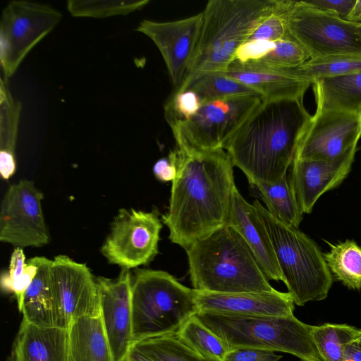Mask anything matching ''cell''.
<instances>
[{
  "label": "cell",
  "instance_id": "1",
  "mask_svg": "<svg viewBox=\"0 0 361 361\" xmlns=\"http://www.w3.org/2000/svg\"><path fill=\"white\" fill-rule=\"evenodd\" d=\"M177 173L172 181L168 211L161 222L171 243L185 250L227 224L236 187L233 164L224 149L173 151Z\"/></svg>",
  "mask_w": 361,
  "mask_h": 361
},
{
  "label": "cell",
  "instance_id": "2",
  "mask_svg": "<svg viewBox=\"0 0 361 361\" xmlns=\"http://www.w3.org/2000/svg\"><path fill=\"white\" fill-rule=\"evenodd\" d=\"M310 116L303 98L263 100L222 148L252 186L276 182L286 176Z\"/></svg>",
  "mask_w": 361,
  "mask_h": 361
},
{
  "label": "cell",
  "instance_id": "3",
  "mask_svg": "<svg viewBox=\"0 0 361 361\" xmlns=\"http://www.w3.org/2000/svg\"><path fill=\"white\" fill-rule=\"evenodd\" d=\"M192 288L228 293L274 292L241 235L225 225L185 250Z\"/></svg>",
  "mask_w": 361,
  "mask_h": 361
},
{
  "label": "cell",
  "instance_id": "4",
  "mask_svg": "<svg viewBox=\"0 0 361 361\" xmlns=\"http://www.w3.org/2000/svg\"><path fill=\"white\" fill-rule=\"evenodd\" d=\"M277 1H208L202 11V25L197 47L180 87L203 73L225 72L238 49L272 12Z\"/></svg>",
  "mask_w": 361,
  "mask_h": 361
},
{
  "label": "cell",
  "instance_id": "5",
  "mask_svg": "<svg viewBox=\"0 0 361 361\" xmlns=\"http://www.w3.org/2000/svg\"><path fill=\"white\" fill-rule=\"evenodd\" d=\"M200 321L230 350L255 348L291 354L302 361H323L313 341V326L290 316H245L199 312Z\"/></svg>",
  "mask_w": 361,
  "mask_h": 361
},
{
  "label": "cell",
  "instance_id": "6",
  "mask_svg": "<svg viewBox=\"0 0 361 361\" xmlns=\"http://www.w3.org/2000/svg\"><path fill=\"white\" fill-rule=\"evenodd\" d=\"M131 306L133 343L175 334L199 312L195 290L162 270L135 271Z\"/></svg>",
  "mask_w": 361,
  "mask_h": 361
},
{
  "label": "cell",
  "instance_id": "7",
  "mask_svg": "<svg viewBox=\"0 0 361 361\" xmlns=\"http://www.w3.org/2000/svg\"><path fill=\"white\" fill-rule=\"evenodd\" d=\"M253 204L269 235L279 267L294 303L325 299L333 276L317 243L298 228L274 218L259 200Z\"/></svg>",
  "mask_w": 361,
  "mask_h": 361
},
{
  "label": "cell",
  "instance_id": "8",
  "mask_svg": "<svg viewBox=\"0 0 361 361\" xmlns=\"http://www.w3.org/2000/svg\"><path fill=\"white\" fill-rule=\"evenodd\" d=\"M262 101L257 94L202 103L188 120L169 125L176 148L185 152L223 149L224 142Z\"/></svg>",
  "mask_w": 361,
  "mask_h": 361
},
{
  "label": "cell",
  "instance_id": "9",
  "mask_svg": "<svg viewBox=\"0 0 361 361\" xmlns=\"http://www.w3.org/2000/svg\"><path fill=\"white\" fill-rule=\"evenodd\" d=\"M62 18L43 4L16 0L3 9L0 23V63L8 80L28 53L57 25Z\"/></svg>",
  "mask_w": 361,
  "mask_h": 361
},
{
  "label": "cell",
  "instance_id": "10",
  "mask_svg": "<svg viewBox=\"0 0 361 361\" xmlns=\"http://www.w3.org/2000/svg\"><path fill=\"white\" fill-rule=\"evenodd\" d=\"M287 27L290 35L307 51L310 59L361 55L357 24L314 8L305 1H293Z\"/></svg>",
  "mask_w": 361,
  "mask_h": 361
},
{
  "label": "cell",
  "instance_id": "11",
  "mask_svg": "<svg viewBox=\"0 0 361 361\" xmlns=\"http://www.w3.org/2000/svg\"><path fill=\"white\" fill-rule=\"evenodd\" d=\"M157 209L151 212L121 209L114 217L101 252L110 264L123 269L148 264L159 253L162 222Z\"/></svg>",
  "mask_w": 361,
  "mask_h": 361
},
{
  "label": "cell",
  "instance_id": "12",
  "mask_svg": "<svg viewBox=\"0 0 361 361\" xmlns=\"http://www.w3.org/2000/svg\"><path fill=\"white\" fill-rule=\"evenodd\" d=\"M43 193L29 180L11 185L0 207V241L16 247H39L50 241L43 214Z\"/></svg>",
  "mask_w": 361,
  "mask_h": 361
},
{
  "label": "cell",
  "instance_id": "13",
  "mask_svg": "<svg viewBox=\"0 0 361 361\" xmlns=\"http://www.w3.org/2000/svg\"><path fill=\"white\" fill-rule=\"evenodd\" d=\"M361 111L317 109L305 125L294 159L331 161L357 147Z\"/></svg>",
  "mask_w": 361,
  "mask_h": 361
},
{
  "label": "cell",
  "instance_id": "14",
  "mask_svg": "<svg viewBox=\"0 0 361 361\" xmlns=\"http://www.w3.org/2000/svg\"><path fill=\"white\" fill-rule=\"evenodd\" d=\"M50 272L55 299L67 329L77 319L100 315L97 279L85 264L60 255L51 259Z\"/></svg>",
  "mask_w": 361,
  "mask_h": 361
},
{
  "label": "cell",
  "instance_id": "15",
  "mask_svg": "<svg viewBox=\"0 0 361 361\" xmlns=\"http://www.w3.org/2000/svg\"><path fill=\"white\" fill-rule=\"evenodd\" d=\"M202 12L180 20H142L135 30L150 38L159 50L176 90L181 85L194 54L202 25Z\"/></svg>",
  "mask_w": 361,
  "mask_h": 361
},
{
  "label": "cell",
  "instance_id": "16",
  "mask_svg": "<svg viewBox=\"0 0 361 361\" xmlns=\"http://www.w3.org/2000/svg\"><path fill=\"white\" fill-rule=\"evenodd\" d=\"M100 297V317L114 361H125L133 345L131 286L129 270L114 279L96 278Z\"/></svg>",
  "mask_w": 361,
  "mask_h": 361
},
{
  "label": "cell",
  "instance_id": "17",
  "mask_svg": "<svg viewBox=\"0 0 361 361\" xmlns=\"http://www.w3.org/2000/svg\"><path fill=\"white\" fill-rule=\"evenodd\" d=\"M357 147L342 157L331 160L294 159L288 182L302 214L311 213L318 198L338 187L347 177Z\"/></svg>",
  "mask_w": 361,
  "mask_h": 361
},
{
  "label": "cell",
  "instance_id": "18",
  "mask_svg": "<svg viewBox=\"0 0 361 361\" xmlns=\"http://www.w3.org/2000/svg\"><path fill=\"white\" fill-rule=\"evenodd\" d=\"M195 301L199 312L245 316H290L293 315L295 305L288 292L277 290L274 292L228 293L195 290Z\"/></svg>",
  "mask_w": 361,
  "mask_h": 361
},
{
  "label": "cell",
  "instance_id": "19",
  "mask_svg": "<svg viewBox=\"0 0 361 361\" xmlns=\"http://www.w3.org/2000/svg\"><path fill=\"white\" fill-rule=\"evenodd\" d=\"M245 240L269 280L284 282L274 250L254 204H250L235 187L227 221Z\"/></svg>",
  "mask_w": 361,
  "mask_h": 361
},
{
  "label": "cell",
  "instance_id": "20",
  "mask_svg": "<svg viewBox=\"0 0 361 361\" xmlns=\"http://www.w3.org/2000/svg\"><path fill=\"white\" fill-rule=\"evenodd\" d=\"M68 329L43 328L22 319L6 361H69Z\"/></svg>",
  "mask_w": 361,
  "mask_h": 361
},
{
  "label": "cell",
  "instance_id": "21",
  "mask_svg": "<svg viewBox=\"0 0 361 361\" xmlns=\"http://www.w3.org/2000/svg\"><path fill=\"white\" fill-rule=\"evenodd\" d=\"M225 75L252 88L264 101L303 98L312 83L283 75L274 70L233 61Z\"/></svg>",
  "mask_w": 361,
  "mask_h": 361
},
{
  "label": "cell",
  "instance_id": "22",
  "mask_svg": "<svg viewBox=\"0 0 361 361\" xmlns=\"http://www.w3.org/2000/svg\"><path fill=\"white\" fill-rule=\"evenodd\" d=\"M37 271L18 309L23 319L38 327L67 329L57 305L51 281V259L37 257Z\"/></svg>",
  "mask_w": 361,
  "mask_h": 361
},
{
  "label": "cell",
  "instance_id": "23",
  "mask_svg": "<svg viewBox=\"0 0 361 361\" xmlns=\"http://www.w3.org/2000/svg\"><path fill=\"white\" fill-rule=\"evenodd\" d=\"M67 329L72 361H114L100 315L77 319Z\"/></svg>",
  "mask_w": 361,
  "mask_h": 361
},
{
  "label": "cell",
  "instance_id": "24",
  "mask_svg": "<svg viewBox=\"0 0 361 361\" xmlns=\"http://www.w3.org/2000/svg\"><path fill=\"white\" fill-rule=\"evenodd\" d=\"M0 82V173L8 180L16 171V148L22 110L21 102L15 99L7 80Z\"/></svg>",
  "mask_w": 361,
  "mask_h": 361
},
{
  "label": "cell",
  "instance_id": "25",
  "mask_svg": "<svg viewBox=\"0 0 361 361\" xmlns=\"http://www.w3.org/2000/svg\"><path fill=\"white\" fill-rule=\"evenodd\" d=\"M317 109L361 111V71L312 84Z\"/></svg>",
  "mask_w": 361,
  "mask_h": 361
},
{
  "label": "cell",
  "instance_id": "26",
  "mask_svg": "<svg viewBox=\"0 0 361 361\" xmlns=\"http://www.w3.org/2000/svg\"><path fill=\"white\" fill-rule=\"evenodd\" d=\"M273 69L283 75L312 84L320 79L347 75L361 71V55L342 54L310 59L295 67Z\"/></svg>",
  "mask_w": 361,
  "mask_h": 361
},
{
  "label": "cell",
  "instance_id": "27",
  "mask_svg": "<svg viewBox=\"0 0 361 361\" xmlns=\"http://www.w3.org/2000/svg\"><path fill=\"white\" fill-rule=\"evenodd\" d=\"M255 187L274 218L286 226L298 228L303 214L298 205L287 175L276 182L259 183Z\"/></svg>",
  "mask_w": 361,
  "mask_h": 361
},
{
  "label": "cell",
  "instance_id": "28",
  "mask_svg": "<svg viewBox=\"0 0 361 361\" xmlns=\"http://www.w3.org/2000/svg\"><path fill=\"white\" fill-rule=\"evenodd\" d=\"M327 243L331 249L323 255L331 273L348 288L360 289L361 247L350 240L337 244Z\"/></svg>",
  "mask_w": 361,
  "mask_h": 361
},
{
  "label": "cell",
  "instance_id": "29",
  "mask_svg": "<svg viewBox=\"0 0 361 361\" xmlns=\"http://www.w3.org/2000/svg\"><path fill=\"white\" fill-rule=\"evenodd\" d=\"M185 90L193 91L202 104L233 97L260 95L252 88L221 72L203 73L173 92Z\"/></svg>",
  "mask_w": 361,
  "mask_h": 361
},
{
  "label": "cell",
  "instance_id": "30",
  "mask_svg": "<svg viewBox=\"0 0 361 361\" xmlns=\"http://www.w3.org/2000/svg\"><path fill=\"white\" fill-rule=\"evenodd\" d=\"M361 330L347 324L313 326L312 335L323 361H344L348 345L358 340Z\"/></svg>",
  "mask_w": 361,
  "mask_h": 361
},
{
  "label": "cell",
  "instance_id": "31",
  "mask_svg": "<svg viewBox=\"0 0 361 361\" xmlns=\"http://www.w3.org/2000/svg\"><path fill=\"white\" fill-rule=\"evenodd\" d=\"M178 338L197 353L224 361L229 349L212 331L193 315L175 333Z\"/></svg>",
  "mask_w": 361,
  "mask_h": 361
},
{
  "label": "cell",
  "instance_id": "32",
  "mask_svg": "<svg viewBox=\"0 0 361 361\" xmlns=\"http://www.w3.org/2000/svg\"><path fill=\"white\" fill-rule=\"evenodd\" d=\"M37 257L27 261L23 248L16 247L13 251L8 269L1 275L0 286L3 292L13 293L20 308L24 293L37 271Z\"/></svg>",
  "mask_w": 361,
  "mask_h": 361
},
{
  "label": "cell",
  "instance_id": "33",
  "mask_svg": "<svg viewBox=\"0 0 361 361\" xmlns=\"http://www.w3.org/2000/svg\"><path fill=\"white\" fill-rule=\"evenodd\" d=\"M149 3V0H68L67 10L73 17L104 18L128 15Z\"/></svg>",
  "mask_w": 361,
  "mask_h": 361
},
{
  "label": "cell",
  "instance_id": "34",
  "mask_svg": "<svg viewBox=\"0 0 361 361\" xmlns=\"http://www.w3.org/2000/svg\"><path fill=\"white\" fill-rule=\"evenodd\" d=\"M132 345L163 361H220L197 353L182 343L175 334L144 339Z\"/></svg>",
  "mask_w": 361,
  "mask_h": 361
},
{
  "label": "cell",
  "instance_id": "35",
  "mask_svg": "<svg viewBox=\"0 0 361 361\" xmlns=\"http://www.w3.org/2000/svg\"><path fill=\"white\" fill-rule=\"evenodd\" d=\"M307 51L288 33L285 37L274 42L271 49L260 60L252 63L269 68L295 67L310 59Z\"/></svg>",
  "mask_w": 361,
  "mask_h": 361
},
{
  "label": "cell",
  "instance_id": "36",
  "mask_svg": "<svg viewBox=\"0 0 361 361\" xmlns=\"http://www.w3.org/2000/svg\"><path fill=\"white\" fill-rule=\"evenodd\" d=\"M292 0H278L272 12L254 30L246 41L276 42L288 35L287 19Z\"/></svg>",
  "mask_w": 361,
  "mask_h": 361
},
{
  "label": "cell",
  "instance_id": "37",
  "mask_svg": "<svg viewBox=\"0 0 361 361\" xmlns=\"http://www.w3.org/2000/svg\"><path fill=\"white\" fill-rule=\"evenodd\" d=\"M202 102L192 90L173 92L164 104V116L170 125L174 122L188 120L201 107Z\"/></svg>",
  "mask_w": 361,
  "mask_h": 361
},
{
  "label": "cell",
  "instance_id": "38",
  "mask_svg": "<svg viewBox=\"0 0 361 361\" xmlns=\"http://www.w3.org/2000/svg\"><path fill=\"white\" fill-rule=\"evenodd\" d=\"M282 356L272 351L255 348L230 350L224 361H279Z\"/></svg>",
  "mask_w": 361,
  "mask_h": 361
},
{
  "label": "cell",
  "instance_id": "39",
  "mask_svg": "<svg viewBox=\"0 0 361 361\" xmlns=\"http://www.w3.org/2000/svg\"><path fill=\"white\" fill-rule=\"evenodd\" d=\"M305 2L314 8L346 20L355 0H314Z\"/></svg>",
  "mask_w": 361,
  "mask_h": 361
},
{
  "label": "cell",
  "instance_id": "40",
  "mask_svg": "<svg viewBox=\"0 0 361 361\" xmlns=\"http://www.w3.org/2000/svg\"><path fill=\"white\" fill-rule=\"evenodd\" d=\"M153 173L160 181H173L177 173L174 153L171 151L167 157L159 159L153 166Z\"/></svg>",
  "mask_w": 361,
  "mask_h": 361
},
{
  "label": "cell",
  "instance_id": "41",
  "mask_svg": "<svg viewBox=\"0 0 361 361\" xmlns=\"http://www.w3.org/2000/svg\"><path fill=\"white\" fill-rule=\"evenodd\" d=\"M125 361H163L131 345Z\"/></svg>",
  "mask_w": 361,
  "mask_h": 361
},
{
  "label": "cell",
  "instance_id": "42",
  "mask_svg": "<svg viewBox=\"0 0 361 361\" xmlns=\"http://www.w3.org/2000/svg\"><path fill=\"white\" fill-rule=\"evenodd\" d=\"M344 361H361V349L357 341L347 346Z\"/></svg>",
  "mask_w": 361,
  "mask_h": 361
},
{
  "label": "cell",
  "instance_id": "43",
  "mask_svg": "<svg viewBox=\"0 0 361 361\" xmlns=\"http://www.w3.org/2000/svg\"><path fill=\"white\" fill-rule=\"evenodd\" d=\"M346 20L356 24H361V0H355Z\"/></svg>",
  "mask_w": 361,
  "mask_h": 361
},
{
  "label": "cell",
  "instance_id": "44",
  "mask_svg": "<svg viewBox=\"0 0 361 361\" xmlns=\"http://www.w3.org/2000/svg\"><path fill=\"white\" fill-rule=\"evenodd\" d=\"M357 30H358L359 35L361 37V24H357Z\"/></svg>",
  "mask_w": 361,
  "mask_h": 361
},
{
  "label": "cell",
  "instance_id": "45",
  "mask_svg": "<svg viewBox=\"0 0 361 361\" xmlns=\"http://www.w3.org/2000/svg\"><path fill=\"white\" fill-rule=\"evenodd\" d=\"M357 343H358V345H359L360 348L361 349V334H360V338L357 340Z\"/></svg>",
  "mask_w": 361,
  "mask_h": 361
},
{
  "label": "cell",
  "instance_id": "46",
  "mask_svg": "<svg viewBox=\"0 0 361 361\" xmlns=\"http://www.w3.org/2000/svg\"><path fill=\"white\" fill-rule=\"evenodd\" d=\"M69 361H72L71 359H69Z\"/></svg>",
  "mask_w": 361,
  "mask_h": 361
}]
</instances>
